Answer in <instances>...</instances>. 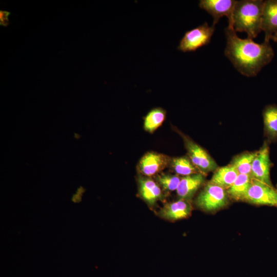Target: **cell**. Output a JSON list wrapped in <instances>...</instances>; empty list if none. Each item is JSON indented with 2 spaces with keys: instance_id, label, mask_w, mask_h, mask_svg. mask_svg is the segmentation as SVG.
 <instances>
[{
  "instance_id": "8992f818",
  "label": "cell",
  "mask_w": 277,
  "mask_h": 277,
  "mask_svg": "<svg viewBox=\"0 0 277 277\" xmlns=\"http://www.w3.org/2000/svg\"><path fill=\"white\" fill-rule=\"evenodd\" d=\"M181 135L188 157L201 173L204 174L217 169V166L215 162L206 150L189 137L183 133H181Z\"/></svg>"
},
{
  "instance_id": "ba28073f",
  "label": "cell",
  "mask_w": 277,
  "mask_h": 277,
  "mask_svg": "<svg viewBox=\"0 0 277 277\" xmlns=\"http://www.w3.org/2000/svg\"><path fill=\"white\" fill-rule=\"evenodd\" d=\"M236 2L234 0H201L199 5L212 16V25L215 26L220 19L225 16L228 19V24L231 23Z\"/></svg>"
},
{
  "instance_id": "277c9868",
  "label": "cell",
  "mask_w": 277,
  "mask_h": 277,
  "mask_svg": "<svg viewBox=\"0 0 277 277\" xmlns=\"http://www.w3.org/2000/svg\"><path fill=\"white\" fill-rule=\"evenodd\" d=\"M228 196L225 189L209 182L198 195L195 204L203 210L214 211L227 205Z\"/></svg>"
},
{
  "instance_id": "44dd1931",
  "label": "cell",
  "mask_w": 277,
  "mask_h": 277,
  "mask_svg": "<svg viewBox=\"0 0 277 277\" xmlns=\"http://www.w3.org/2000/svg\"><path fill=\"white\" fill-rule=\"evenodd\" d=\"M10 14V12L4 10L0 11V25L1 26L7 27L9 24L10 22L8 18V16Z\"/></svg>"
},
{
  "instance_id": "9a60e30c",
  "label": "cell",
  "mask_w": 277,
  "mask_h": 277,
  "mask_svg": "<svg viewBox=\"0 0 277 277\" xmlns=\"http://www.w3.org/2000/svg\"><path fill=\"white\" fill-rule=\"evenodd\" d=\"M265 135L269 141H277V106L269 105L263 111Z\"/></svg>"
},
{
  "instance_id": "d6986e66",
  "label": "cell",
  "mask_w": 277,
  "mask_h": 277,
  "mask_svg": "<svg viewBox=\"0 0 277 277\" xmlns=\"http://www.w3.org/2000/svg\"><path fill=\"white\" fill-rule=\"evenodd\" d=\"M166 115V111L161 107L152 109L144 118V127L145 130L153 132L164 122Z\"/></svg>"
},
{
  "instance_id": "5b68a950",
  "label": "cell",
  "mask_w": 277,
  "mask_h": 277,
  "mask_svg": "<svg viewBox=\"0 0 277 277\" xmlns=\"http://www.w3.org/2000/svg\"><path fill=\"white\" fill-rule=\"evenodd\" d=\"M244 201L255 205L277 207V190L273 187L252 179Z\"/></svg>"
},
{
  "instance_id": "6da1fadb",
  "label": "cell",
  "mask_w": 277,
  "mask_h": 277,
  "mask_svg": "<svg viewBox=\"0 0 277 277\" xmlns=\"http://www.w3.org/2000/svg\"><path fill=\"white\" fill-rule=\"evenodd\" d=\"M225 32V55L242 74L255 76L273 59L274 53L269 42L258 44L248 37L241 38L233 27L229 26Z\"/></svg>"
},
{
  "instance_id": "30bf717a",
  "label": "cell",
  "mask_w": 277,
  "mask_h": 277,
  "mask_svg": "<svg viewBox=\"0 0 277 277\" xmlns=\"http://www.w3.org/2000/svg\"><path fill=\"white\" fill-rule=\"evenodd\" d=\"M137 180L140 196L150 207H153L163 197L161 187L150 177L140 176Z\"/></svg>"
},
{
  "instance_id": "ffe728a7",
  "label": "cell",
  "mask_w": 277,
  "mask_h": 277,
  "mask_svg": "<svg viewBox=\"0 0 277 277\" xmlns=\"http://www.w3.org/2000/svg\"><path fill=\"white\" fill-rule=\"evenodd\" d=\"M180 180L181 178L176 174L161 173L156 176V182L166 191L176 190Z\"/></svg>"
},
{
  "instance_id": "7c38bea8",
  "label": "cell",
  "mask_w": 277,
  "mask_h": 277,
  "mask_svg": "<svg viewBox=\"0 0 277 277\" xmlns=\"http://www.w3.org/2000/svg\"><path fill=\"white\" fill-rule=\"evenodd\" d=\"M262 31L265 33L264 41L269 42L277 33V0L264 1Z\"/></svg>"
},
{
  "instance_id": "603a6c76",
  "label": "cell",
  "mask_w": 277,
  "mask_h": 277,
  "mask_svg": "<svg viewBox=\"0 0 277 277\" xmlns=\"http://www.w3.org/2000/svg\"><path fill=\"white\" fill-rule=\"evenodd\" d=\"M276 190H277V189H276Z\"/></svg>"
},
{
  "instance_id": "9c48e42d",
  "label": "cell",
  "mask_w": 277,
  "mask_h": 277,
  "mask_svg": "<svg viewBox=\"0 0 277 277\" xmlns=\"http://www.w3.org/2000/svg\"><path fill=\"white\" fill-rule=\"evenodd\" d=\"M170 159L163 154L148 152L141 159L138 169L143 176L150 177L157 175L170 163Z\"/></svg>"
},
{
  "instance_id": "7a4b0ae2",
  "label": "cell",
  "mask_w": 277,
  "mask_h": 277,
  "mask_svg": "<svg viewBox=\"0 0 277 277\" xmlns=\"http://www.w3.org/2000/svg\"><path fill=\"white\" fill-rule=\"evenodd\" d=\"M264 1L262 0L236 1L229 26L236 32H245L247 37L253 39L262 31Z\"/></svg>"
},
{
  "instance_id": "3957f363",
  "label": "cell",
  "mask_w": 277,
  "mask_h": 277,
  "mask_svg": "<svg viewBox=\"0 0 277 277\" xmlns=\"http://www.w3.org/2000/svg\"><path fill=\"white\" fill-rule=\"evenodd\" d=\"M215 30V26L207 22L186 31L181 39L177 49L183 52L195 51L208 44Z\"/></svg>"
},
{
  "instance_id": "ac0fdd59",
  "label": "cell",
  "mask_w": 277,
  "mask_h": 277,
  "mask_svg": "<svg viewBox=\"0 0 277 277\" xmlns=\"http://www.w3.org/2000/svg\"><path fill=\"white\" fill-rule=\"evenodd\" d=\"M169 164L177 175L185 176L201 173L188 157L172 158L170 160Z\"/></svg>"
},
{
  "instance_id": "e0dca14e",
  "label": "cell",
  "mask_w": 277,
  "mask_h": 277,
  "mask_svg": "<svg viewBox=\"0 0 277 277\" xmlns=\"http://www.w3.org/2000/svg\"><path fill=\"white\" fill-rule=\"evenodd\" d=\"M258 151L245 152L240 154L232 159L231 164L239 174L250 175L252 162L256 155Z\"/></svg>"
},
{
  "instance_id": "5bb4252c",
  "label": "cell",
  "mask_w": 277,
  "mask_h": 277,
  "mask_svg": "<svg viewBox=\"0 0 277 277\" xmlns=\"http://www.w3.org/2000/svg\"><path fill=\"white\" fill-rule=\"evenodd\" d=\"M215 171L209 182L226 190L232 185L239 175L231 164L217 168Z\"/></svg>"
},
{
  "instance_id": "7402d4cb",
  "label": "cell",
  "mask_w": 277,
  "mask_h": 277,
  "mask_svg": "<svg viewBox=\"0 0 277 277\" xmlns=\"http://www.w3.org/2000/svg\"><path fill=\"white\" fill-rule=\"evenodd\" d=\"M271 39L273 40L274 42H277V33L274 34L272 37Z\"/></svg>"
},
{
  "instance_id": "8fae6325",
  "label": "cell",
  "mask_w": 277,
  "mask_h": 277,
  "mask_svg": "<svg viewBox=\"0 0 277 277\" xmlns=\"http://www.w3.org/2000/svg\"><path fill=\"white\" fill-rule=\"evenodd\" d=\"M192 209L189 200L179 199L165 204L158 212V215L166 220L174 221L188 216Z\"/></svg>"
},
{
  "instance_id": "2e32d148",
  "label": "cell",
  "mask_w": 277,
  "mask_h": 277,
  "mask_svg": "<svg viewBox=\"0 0 277 277\" xmlns=\"http://www.w3.org/2000/svg\"><path fill=\"white\" fill-rule=\"evenodd\" d=\"M251 180L249 175L239 174L234 182L226 190L228 195L235 201H244Z\"/></svg>"
},
{
  "instance_id": "4fadbf2b",
  "label": "cell",
  "mask_w": 277,
  "mask_h": 277,
  "mask_svg": "<svg viewBox=\"0 0 277 277\" xmlns=\"http://www.w3.org/2000/svg\"><path fill=\"white\" fill-rule=\"evenodd\" d=\"M205 181L201 173L185 176L181 179L176 189L180 199L189 200L203 185Z\"/></svg>"
},
{
  "instance_id": "52a82bcc",
  "label": "cell",
  "mask_w": 277,
  "mask_h": 277,
  "mask_svg": "<svg viewBox=\"0 0 277 277\" xmlns=\"http://www.w3.org/2000/svg\"><path fill=\"white\" fill-rule=\"evenodd\" d=\"M272 166L269 157V147L267 141H265L258 151L252 164L250 176L252 179L259 181L273 187L270 171Z\"/></svg>"
}]
</instances>
